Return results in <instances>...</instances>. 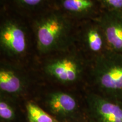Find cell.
Masks as SVG:
<instances>
[{
  "instance_id": "cell-1",
  "label": "cell",
  "mask_w": 122,
  "mask_h": 122,
  "mask_svg": "<svg viewBox=\"0 0 122 122\" xmlns=\"http://www.w3.org/2000/svg\"><path fill=\"white\" fill-rule=\"evenodd\" d=\"M66 16L61 10L50 9L35 21L33 30L40 53L47 54L65 45L71 29V23Z\"/></svg>"
},
{
  "instance_id": "cell-2",
  "label": "cell",
  "mask_w": 122,
  "mask_h": 122,
  "mask_svg": "<svg viewBox=\"0 0 122 122\" xmlns=\"http://www.w3.org/2000/svg\"><path fill=\"white\" fill-rule=\"evenodd\" d=\"M92 72L102 95L122 101V53L107 50L96 56Z\"/></svg>"
},
{
  "instance_id": "cell-3",
  "label": "cell",
  "mask_w": 122,
  "mask_h": 122,
  "mask_svg": "<svg viewBox=\"0 0 122 122\" xmlns=\"http://www.w3.org/2000/svg\"><path fill=\"white\" fill-rule=\"evenodd\" d=\"M1 49L9 56L19 57L27 49V35L20 24L13 19L4 21L0 27Z\"/></svg>"
},
{
  "instance_id": "cell-4",
  "label": "cell",
  "mask_w": 122,
  "mask_h": 122,
  "mask_svg": "<svg viewBox=\"0 0 122 122\" xmlns=\"http://www.w3.org/2000/svg\"><path fill=\"white\" fill-rule=\"evenodd\" d=\"M86 100L93 122H122V101L94 93Z\"/></svg>"
},
{
  "instance_id": "cell-5",
  "label": "cell",
  "mask_w": 122,
  "mask_h": 122,
  "mask_svg": "<svg viewBox=\"0 0 122 122\" xmlns=\"http://www.w3.org/2000/svg\"><path fill=\"white\" fill-rule=\"evenodd\" d=\"M82 70V62L73 56H66L53 59L45 66V72L62 83L76 81L80 77Z\"/></svg>"
},
{
  "instance_id": "cell-6",
  "label": "cell",
  "mask_w": 122,
  "mask_h": 122,
  "mask_svg": "<svg viewBox=\"0 0 122 122\" xmlns=\"http://www.w3.org/2000/svg\"><path fill=\"white\" fill-rule=\"evenodd\" d=\"M97 23L104 35L107 50L122 53V11L104 10Z\"/></svg>"
},
{
  "instance_id": "cell-7",
  "label": "cell",
  "mask_w": 122,
  "mask_h": 122,
  "mask_svg": "<svg viewBox=\"0 0 122 122\" xmlns=\"http://www.w3.org/2000/svg\"><path fill=\"white\" fill-rule=\"evenodd\" d=\"M46 103L51 113L59 117L70 116L77 109V102L74 97L63 92L49 94Z\"/></svg>"
},
{
  "instance_id": "cell-8",
  "label": "cell",
  "mask_w": 122,
  "mask_h": 122,
  "mask_svg": "<svg viewBox=\"0 0 122 122\" xmlns=\"http://www.w3.org/2000/svg\"><path fill=\"white\" fill-rule=\"evenodd\" d=\"M24 81L18 71L11 66L3 64L0 68V89L3 92L17 94L23 91Z\"/></svg>"
},
{
  "instance_id": "cell-9",
  "label": "cell",
  "mask_w": 122,
  "mask_h": 122,
  "mask_svg": "<svg viewBox=\"0 0 122 122\" xmlns=\"http://www.w3.org/2000/svg\"><path fill=\"white\" fill-rule=\"evenodd\" d=\"M57 3L65 13L76 16L91 15L101 7L97 0H57Z\"/></svg>"
},
{
  "instance_id": "cell-10",
  "label": "cell",
  "mask_w": 122,
  "mask_h": 122,
  "mask_svg": "<svg viewBox=\"0 0 122 122\" xmlns=\"http://www.w3.org/2000/svg\"><path fill=\"white\" fill-rule=\"evenodd\" d=\"M84 40L88 49L95 54L96 56L107 51L104 35L97 23L90 25L86 29Z\"/></svg>"
},
{
  "instance_id": "cell-11",
  "label": "cell",
  "mask_w": 122,
  "mask_h": 122,
  "mask_svg": "<svg viewBox=\"0 0 122 122\" xmlns=\"http://www.w3.org/2000/svg\"><path fill=\"white\" fill-rule=\"evenodd\" d=\"M25 107L30 122H56L52 117L35 103L28 102Z\"/></svg>"
},
{
  "instance_id": "cell-12",
  "label": "cell",
  "mask_w": 122,
  "mask_h": 122,
  "mask_svg": "<svg viewBox=\"0 0 122 122\" xmlns=\"http://www.w3.org/2000/svg\"><path fill=\"white\" fill-rule=\"evenodd\" d=\"M15 6L27 10H36L56 4L57 0H10Z\"/></svg>"
},
{
  "instance_id": "cell-13",
  "label": "cell",
  "mask_w": 122,
  "mask_h": 122,
  "mask_svg": "<svg viewBox=\"0 0 122 122\" xmlns=\"http://www.w3.org/2000/svg\"><path fill=\"white\" fill-rule=\"evenodd\" d=\"M0 117L3 120H13L15 117V112L13 107L7 101L1 98L0 101Z\"/></svg>"
},
{
  "instance_id": "cell-14",
  "label": "cell",
  "mask_w": 122,
  "mask_h": 122,
  "mask_svg": "<svg viewBox=\"0 0 122 122\" xmlns=\"http://www.w3.org/2000/svg\"><path fill=\"white\" fill-rule=\"evenodd\" d=\"M104 10L122 11V0H97Z\"/></svg>"
}]
</instances>
